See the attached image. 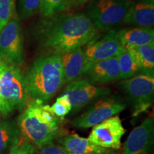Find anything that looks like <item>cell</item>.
<instances>
[{"label": "cell", "mask_w": 154, "mask_h": 154, "mask_svg": "<svg viewBox=\"0 0 154 154\" xmlns=\"http://www.w3.org/2000/svg\"><path fill=\"white\" fill-rule=\"evenodd\" d=\"M44 22L39 32L40 42L57 54L86 45L99 33L84 13L62 15Z\"/></svg>", "instance_id": "1"}, {"label": "cell", "mask_w": 154, "mask_h": 154, "mask_svg": "<svg viewBox=\"0 0 154 154\" xmlns=\"http://www.w3.org/2000/svg\"><path fill=\"white\" fill-rule=\"evenodd\" d=\"M17 124L21 135L37 149L54 143L60 130L59 119L50 111L49 106L37 99L28 101Z\"/></svg>", "instance_id": "2"}, {"label": "cell", "mask_w": 154, "mask_h": 154, "mask_svg": "<svg viewBox=\"0 0 154 154\" xmlns=\"http://www.w3.org/2000/svg\"><path fill=\"white\" fill-rule=\"evenodd\" d=\"M24 74L30 98L44 103L52 99L64 84L62 62L57 54L38 58Z\"/></svg>", "instance_id": "3"}, {"label": "cell", "mask_w": 154, "mask_h": 154, "mask_svg": "<svg viewBox=\"0 0 154 154\" xmlns=\"http://www.w3.org/2000/svg\"><path fill=\"white\" fill-rule=\"evenodd\" d=\"M0 98L2 116L22 111L26 106L30 96L20 67L0 63Z\"/></svg>", "instance_id": "4"}, {"label": "cell", "mask_w": 154, "mask_h": 154, "mask_svg": "<svg viewBox=\"0 0 154 154\" xmlns=\"http://www.w3.org/2000/svg\"><path fill=\"white\" fill-rule=\"evenodd\" d=\"M120 87L132 107V114L137 116L152 106L154 99V75L140 73L122 80Z\"/></svg>", "instance_id": "5"}, {"label": "cell", "mask_w": 154, "mask_h": 154, "mask_svg": "<svg viewBox=\"0 0 154 154\" xmlns=\"http://www.w3.org/2000/svg\"><path fill=\"white\" fill-rule=\"evenodd\" d=\"M130 5L128 0H93L86 16L98 30L110 31L123 22Z\"/></svg>", "instance_id": "6"}, {"label": "cell", "mask_w": 154, "mask_h": 154, "mask_svg": "<svg viewBox=\"0 0 154 154\" xmlns=\"http://www.w3.org/2000/svg\"><path fill=\"white\" fill-rule=\"evenodd\" d=\"M126 103L121 98L108 95L99 98L90 104L82 114L71 121L73 127L88 128L124 111Z\"/></svg>", "instance_id": "7"}, {"label": "cell", "mask_w": 154, "mask_h": 154, "mask_svg": "<svg viewBox=\"0 0 154 154\" xmlns=\"http://www.w3.org/2000/svg\"><path fill=\"white\" fill-rule=\"evenodd\" d=\"M24 61V39L16 13L0 31V63L20 67Z\"/></svg>", "instance_id": "8"}, {"label": "cell", "mask_w": 154, "mask_h": 154, "mask_svg": "<svg viewBox=\"0 0 154 154\" xmlns=\"http://www.w3.org/2000/svg\"><path fill=\"white\" fill-rule=\"evenodd\" d=\"M111 90L108 87L94 85L85 79H79L68 83L62 94L66 95L72 104L71 114H74L96 100L110 95Z\"/></svg>", "instance_id": "9"}, {"label": "cell", "mask_w": 154, "mask_h": 154, "mask_svg": "<svg viewBox=\"0 0 154 154\" xmlns=\"http://www.w3.org/2000/svg\"><path fill=\"white\" fill-rule=\"evenodd\" d=\"M126 130L119 115L113 116L92 127L88 139L96 145L111 150H119L121 138Z\"/></svg>", "instance_id": "10"}, {"label": "cell", "mask_w": 154, "mask_h": 154, "mask_svg": "<svg viewBox=\"0 0 154 154\" xmlns=\"http://www.w3.org/2000/svg\"><path fill=\"white\" fill-rule=\"evenodd\" d=\"M153 141L154 121L148 117L130 133L121 154H152Z\"/></svg>", "instance_id": "11"}, {"label": "cell", "mask_w": 154, "mask_h": 154, "mask_svg": "<svg viewBox=\"0 0 154 154\" xmlns=\"http://www.w3.org/2000/svg\"><path fill=\"white\" fill-rule=\"evenodd\" d=\"M117 32L109 31L100 38L92 40L86 44L84 51L86 63L93 62L117 57L122 49Z\"/></svg>", "instance_id": "12"}, {"label": "cell", "mask_w": 154, "mask_h": 154, "mask_svg": "<svg viewBox=\"0 0 154 154\" xmlns=\"http://www.w3.org/2000/svg\"><path fill=\"white\" fill-rule=\"evenodd\" d=\"M85 80L94 85L106 84L119 79L118 58L86 63L82 72Z\"/></svg>", "instance_id": "13"}, {"label": "cell", "mask_w": 154, "mask_h": 154, "mask_svg": "<svg viewBox=\"0 0 154 154\" xmlns=\"http://www.w3.org/2000/svg\"><path fill=\"white\" fill-rule=\"evenodd\" d=\"M57 142L68 154H116L114 150L102 148L76 134L59 137Z\"/></svg>", "instance_id": "14"}, {"label": "cell", "mask_w": 154, "mask_h": 154, "mask_svg": "<svg viewBox=\"0 0 154 154\" xmlns=\"http://www.w3.org/2000/svg\"><path fill=\"white\" fill-rule=\"evenodd\" d=\"M63 66L64 84L80 79L86 63L84 53L82 47L60 54Z\"/></svg>", "instance_id": "15"}, {"label": "cell", "mask_w": 154, "mask_h": 154, "mask_svg": "<svg viewBox=\"0 0 154 154\" xmlns=\"http://www.w3.org/2000/svg\"><path fill=\"white\" fill-rule=\"evenodd\" d=\"M122 22L138 27L151 28L154 24L153 3L143 2L130 5Z\"/></svg>", "instance_id": "16"}, {"label": "cell", "mask_w": 154, "mask_h": 154, "mask_svg": "<svg viewBox=\"0 0 154 154\" xmlns=\"http://www.w3.org/2000/svg\"><path fill=\"white\" fill-rule=\"evenodd\" d=\"M119 39L123 47H134L154 43L153 28L137 27L122 29L117 32Z\"/></svg>", "instance_id": "17"}, {"label": "cell", "mask_w": 154, "mask_h": 154, "mask_svg": "<svg viewBox=\"0 0 154 154\" xmlns=\"http://www.w3.org/2000/svg\"><path fill=\"white\" fill-rule=\"evenodd\" d=\"M126 49L139 66L141 73L154 75V43Z\"/></svg>", "instance_id": "18"}, {"label": "cell", "mask_w": 154, "mask_h": 154, "mask_svg": "<svg viewBox=\"0 0 154 154\" xmlns=\"http://www.w3.org/2000/svg\"><path fill=\"white\" fill-rule=\"evenodd\" d=\"M20 136L17 122L8 119H0V154L9 149Z\"/></svg>", "instance_id": "19"}, {"label": "cell", "mask_w": 154, "mask_h": 154, "mask_svg": "<svg viewBox=\"0 0 154 154\" xmlns=\"http://www.w3.org/2000/svg\"><path fill=\"white\" fill-rule=\"evenodd\" d=\"M119 67V79H130L141 73L140 69L126 48L122 47L117 55Z\"/></svg>", "instance_id": "20"}, {"label": "cell", "mask_w": 154, "mask_h": 154, "mask_svg": "<svg viewBox=\"0 0 154 154\" xmlns=\"http://www.w3.org/2000/svg\"><path fill=\"white\" fill-rule=\"evenodd\" d=\"M70 0H41L39 11L41 16L51 17L64 10Z\"/></svg>", "instance_id": "21"}, {"label": "cell", "mask_w": 154, "mask_h": 154, "mask_svg": "<svg viewBox=\"0 0 154 154\" xmlns=\"http://www.w3.org/2000/svg\"><path fill=\"white\" fill-rule=\"evenodd\" d=\"M41 0H18L17 14L19 19H26L38 11Z\"/></svg>", "instance_id": "22"}, {"label": "cell", "mask_w": 154, "mask_h": 154, "mask_svg": "<svg viewBox=\"0 0 154 154\" xmlns=\"http://www.w3.org/2000/svg\"><path fill=\"white\" fill-rule=\"evenodd\" d=\"M50 111L59 119H63L72 111V107L68 97L64 94L58 97L52 106H49Z\"/></svg>", "instance_id": "23"}, {"label": "cell", "mask_w": 154, "mask_h": 154, "mask_svg": "<svg viewBox=\"0 0 154 154\" xmlns=\"http://www.w3.org/2000/svg\"><path fill=\"white\" fill-rule=\"evenodd\" d=\"M16 13L14 0H0V31Z\"/></svg>", "instance_id": "24"}, {"label": "cell", "mask_w": 154, "mask_h": 154, "mask_svg": "<svg viewBox=\"0 0 154 154\" xmlns=\"http://www.w3.org/2000/svg\"><path fill=\"white\" fill-rule=\"evenodd\" d=\"M37 148L21 135L9 148V154H34Z\"/></svg>", "instance_id": "25"}, {"label": "cell", "mask_w": 154, "mask_h": 154, "mask_svg": "<svg viewBox=\"0 0 154 154\" xmlns=\"http://www.w3.org/2000/svg\"><path fill=\"white\" fill-rule=\"evenodd\" d=\"M34 154H68V153L60 145L52 143L36 149Z\"/></svg>", "instance_id": "26"}, {"label": "cell", "mask_w": 154, "mask_h": 154, "mask_svg": "<svg viewBox=\"0 0 154 154\" xmlns=\"http://www.w3.org/2000/svg\"><path fill=\"white\" fill-rule=\"evenodd\" d=\"M88 1H89V0H70V1H69V6H71V5L75 6H79L84 5V4L87 2Z\"/></svg>", "instance_id": "27"}, {"label": "cell", "mask_w": 154, "mask_h": 154, "mask_svg": "<svg viewBox=\"0 0 154 154\" xmlns=\"http://www.w3.org/2000/svg\"><path fill=\"white\" fill-rule=\"evenodd\" d=\"M145 2H150V3H153L154 0H144Z\"/></svg>", "instance_id": "28"}, {"label": "cell", "mask_w": 154, "mask_h": 154, "mask_svg": "<svg viewBox=\"0 0 154 154\" xmlns=\"http://www.w3.org/2000/svg\"><path fill=\"white\" fill-rule=\"evenodd\" d=\"M0 109H1V98H0Z\"/></svg>", "instance_id": "29"}, {"label": "cell", "mask_w": 154, "mask_h": 154, "mask_svg": "<svg viewBox=\"0 0 154 154\" xmlns=\"http://www.w3.org/2000/svg\"><path fill=\"white\" fill-rule=\"evenodd\" d=\"M14 1H16V0H14Z\"/></svg>", "instance_id": "30"}]
</instances>
